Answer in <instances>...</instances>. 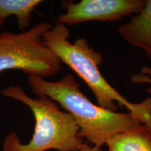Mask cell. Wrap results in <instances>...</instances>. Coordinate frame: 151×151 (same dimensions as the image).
Returning a JSON list of instances; mask_svg holds the SVG:
<instances>
[{"label": "cell", "mask_w": 151, "mask_h": 151, "mask_svg": "<svg viewBox=\"0 0 151 151\" xmlns=\"http://www.w3.org/2000/svg\"><path fill=\"white\" fill-rule=\"evenodd\" d=\"M79 151H102L101 150V147L99 146H90L88 143H83V144L82 145Z\"/></svg>", "instance_id": "10"}, {"label": "cell", "mask_w": 151, "mask_h": 151, "mask_svg": "<svg viewBox=\"0 0 151 151\" xmlns=\"http://www.w3.org/2000/svg\"><path fill=\"white\" fill-rule=\"evenodd\" d=\"M27 83L35 95L50 97L71 114L79 127V136L94 146L101 147L116 134L142 124L131 113H118L92 103L71 73L55 82L28 76Z\"/></svg>", "instance_id": "1"}, {"label": "cell", "mask_w": 151, "mask_h": 151, "mask_svg": "<svg viewBox=\"0 0 151 151\" xmlns=\"http://www.w3.org/2000/svg\"><path fill=\"white\" fill-rule=\"evenodd\" d=\"M52 24L39 22L20 33L0 32V73L20 70L45 78L61 70L62 62L47 46L43 36Z\"/></svg>", "instance_id": "4"}, {"label": "cell", "mask_w": 151, "mask_h": 151, "mask_svg": "<svg viewBox=\"0 0 151 151\" xmlns=\"http://www.w3.org/2000/svg\"><path fill=\"white\" fill-rule=\"evenodd\" d=\"M118 32L124 41L142 49L151 59V0H146L142 10L120 26Z\"/></svg>", "instance_id": "6"}, {"label": "cell", "mask_w": 151, "mask_h": 151, "mask_svg": "<svg viewBox=\"0 0 151 151\" xmlns=\"http://www.w3.org/2000/svg\"><path fill=\"white\" fill-rule=\"evenodd\" d=\"M108 151H151V128L143 124L111 137Z\"/></svg>", "instance_id": "7"}, {"label": "cell", "mask_w": 151, "mask_h": 151, "mask_svg": "<svg viewBox=\"0 0 151 151\" xmlns=\"http://www.w3.org/2000/svg\"><path fill=\"white\" fill-rule=\"evenodd\" d=\"M69 37L67 26L55 23L43 35V39L62 63L69 66L86 83L98 106L113 111H116L118 106L125 107L141 123L151 128V97L138 104L130 102L100 72L99 66L103 62L102 55L90 46L85 38L71 43Z\"/></svg>", "instance_id": "2"}, {"label": "cell", "mask_w": 151, "mask_h": 151, "mask_svg": "<svg viewBox=\"0 0 151 151\" xmlns=\"http://www.w3.org/2000/svg\"><path fill=\"white\" fill-rule=\"evenodd\" d=\"M5 20H4V19H1V18H0V28H1V27H2L3 24H4Z\"/></svg>", "instance_id": "11"}, {"label": "cell", "mask_w": 151, "mask_h": 151, "mask_svg": "<svg viewBox=\"0 0 151 151\" xmlns=\"http://www.w3.org/2000/svg\"><path fill=\"white\" fill-rule=\"evenodd\" d=\"M42 2L41 0H0V18L16 16L18 26L23 30L29 27L32 14Z\"/></svg>", "instance_id": "8"}, {"label": "cell", "mask_w": 151, "mask_h": 151, "mask_svg": "<svg viewBox=\"0 0 151 151\" xmlns=\"http://www.w3.org/2000/svg\"><path fill=\"white\" fill-rule=\"evenodd\" d=\"M144 0H82L66 4L65 13L56 18L55 23L66 26L89 21L113 22L142 10Z\"/></svg>", "instance_id": "5"}, {"label": "cell", "mask_w": 151, "mask_h": 151, "mask_svg": "<svg viewBox=\"0 0 151 151\" xmlns=\"http://www.w3.org/2000/svg\"><path fill=\"white\" fill-rule=\"evenodd\" d=\"M132 82L136 84L147 83L150 86L146 88L148 93L151 94V68L143 67L141 69V73H137L133 75L131 78Z\"/></svg>", "instance_id": "9"}, {"label": "cell", "mask_w": 151, "mask_h": 151, "mask_svg": "<svg viewBox=\"0 0 151 151\" xmlns=\"http://www.w3.org/2000/svg\"><path fill=\"white\" fill-rule=\"evenodd\" d=\"M0 93L25 104L35 119L33 136L27 143H22L16 132L5 137L2 151H79L83 139L73 117L60 110L58 103L46 96L32 98L20 86H11Z\"/></svg>", "instance_id": "3"}]
</instances>
